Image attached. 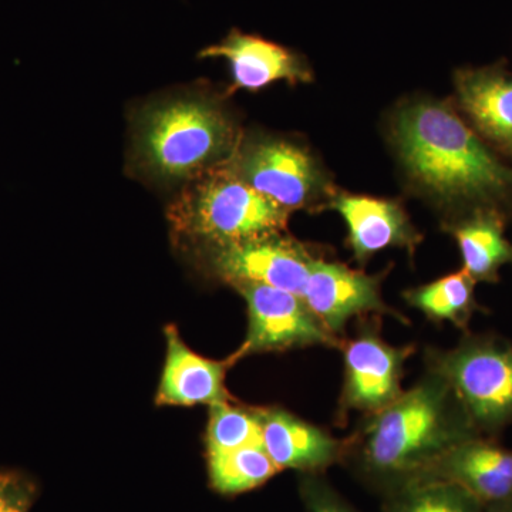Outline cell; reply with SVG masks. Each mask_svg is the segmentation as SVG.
<instances>
[{"instance_id": "cell-15", "label": "cell", "mask_w": 512, "mask_h": 512, "mask_svg": "<svg viewBox=\"0 0 512 512\" xmlns=\"http://www.w3.org/2000/svg\"><path fill=\"white\" fill-rule=\"evenodd\" d=\"M454 90L470 127L512 161V74L500 66L460 69Z\"/></svg>"}, {"instance_id": "cell-5", "label": "cell", "mask_w": 512, "mask_h": 512, "mask_svg": "<svg viewBox=\"0 0 512 512\" xmlns=\"http://www.w3.org/2000/svg\"><path fill=\"white\" fill-rule=\"evenodd\" d=\"M424 369L450 384L478 433L497 439L512 424V343L495 333H464L451 349L426 348Z\"/></svg>"}, {"instance_id": "cell-9", "label": "cell", "mask_w": 512, "mask_h": 512, "mask_svg": "<svg viewBox=\"0 0 512 512\" xmlns=\"http://www.w3.org/2000/svg\"><path fill=\"white\" fill-rule=\"evenodd\" d=\"M247 302L248 330L244 343L231 357L235 365L244 357L291 349H339L333 335L303 301L302 296L262 284L232 286Z\"/></svg>"}, {"instance_id": "cell-4", "label": "cell", "mask_w": 512, "mask_h": 512, "mask_svg": "<svg viewBox=\"0 0 512 512\" xmlns=\"http://www.w3.org/2000/svg\"><path fill=\"white\" fill-rule=\"evenodd\" d=\"M291 214L224 164L184 185L167 218L174 237L195 249L285 232Z\"/></svg>"}, {"instance_id": "cell-20", "label": "cell", "mask_w": 512, "mask_h": 512, "mask_svg": "<svg viewBox=\"0 0 512 512\" xmlns=\"http://www.w3.org/2000/svg\"><path fill=\"white\" fill-rule=\"evenodd\" d=\"M211 483L221 494H241L261 487L279 468L262 443L237 448L227 453L208 454Z\"/></svg>"}, {"instance_id": "cell-1", "label": "cell", "mask_w": 512, "mask_h": 512, "mask_svg": "<svg viewBox=\"0 0 512 512\" xmlns=\"http://www.w3.org/2000/svg\"><path fill=\"white\" fill-rule=\"evenodd\" d=\"M389 141L410 188L443 214V224L478 210L507 215L512 207V167L447 101L400 103Z\"/></svg>"}, {"instance_id": "cell-21", "label": "cell", "mask_w": 512, "mask_h": 512, "mask_svg": "<svg viewBox=\"0 0 512 512\" xmlns=\"http://www.w3.org/2000/svg\"><path fill=\"white\" fill-rule=\"evenodd\" d=\"M210 409L207 429L208 454L227 453L237 448L262 443L259 409L244 407L235 402L212 404Z\"/></svg>"}, {"instance_id": "cell-14", "label": "cell", "mask_w": 512, "mask_h": 512, "mask_svg": "<svg viewBox=\"0 0 512 512\" xmlns=\"http://www.w3.org/2000/svg\"><path fill=\"white\" fill-rule=\"evenodd\" d=\"M259 423L262 446L279 471L325 473L342 461L343 440L288 410L261 407Z\"/></svg>"}, {"instance_id": "cell-22", "label": "cell", "mask_w": 512, "mask_h": 512, "mask_svg": "<svg viewBox=\"0 0 512 512\" xmlns=\"http://www.w3.org/2000/svg\"><path fill=\"white\" fill-rule=\"evenodd\" d=\"M299 493L305 512H360L329 483L325 473L302 474Z\"/></svg>"}, {"instance_id": "cell-10", "label": "cell", "mask_w": 512, "mask_h": 512, "mask_svg": "<svg viewBox=\"0 0 512 512\" xmlns=\"http://www.w3.org/2000/svg\"><path fill=\"white\" fill-rule=\"evenodd\" d=\"M389 271L387 268L380 274L369 275L319 256L313 262L302 298L320 322L340 339L345 338L348 323L355 318L387 315L410 325L403 313L384 302L382 284Z\"/></svg>"}, {"instance_id": "cell-12", "label": "cell", "mask_w": 512, "mask_h": 512, "mask_svg": "<svg viewBox=\"0 0 512 512\" xmlns=\"http://www.w3.org/2000/svg\"><path fill=\"white\" fill-rule=\"evenodd\" d=\"M329 210L338 211L348 228V247L360 266L389 248L413 255L423 235L399 201L338 192Z\"/></svg>"}, {"instance_id": "cell-18", "label": "cell", "mask_w": 512, "mask_h": 512, "mask_svg": "<svg viewBox=\"0 0 512 512\" xmlns=\"http://www.w3.org/2000/svg\"><path fill=\"white\" fill-rule=\"evenodd\" d=\"M476 285L477 282L461 268L429 284L406 289L403 299L430 322L437 325L450 323L466 333L473 316L485 312L476 299Z\"/></svg>"}, {"instance_id": "cell-2", "label": "cell", "mask_w": 512, "mask_h": 512, "mask_svg": "<svg viewBox=\"0 0 512 512\" xmlns=\"http://www.w3.org/2000/svg\"><path fill=\"white\" fill-rule=\"evenodd\" d=\"M478 436L447 380L424 369L399 399L362 417L343 440L340 464L382 497L416 480L451 448Z\"/></svg>"}, {"instance_id": "cell-6", "label": "cell", "mask_w": 512, "mask_h": 512, "mask_svg": "<svg viewBox=\"0 0 512 512\" xmlns=\"http://www.w3.org/2000/svg\"><path fill=\"white\" fill-rule=\"evenodd\" d=\"M227 164L252 190L291 212L329 210L338 194L318 157L291 138L242 136Z\"/></svg>"}, {"instance_id": "cell-24", "label": "cell", "mask_w": 512, "mask_h": 512, "mask_svg": "<svg viewBox=\"0 0 512 512\" xmlns=\"http://www.w3.org/2000/svg\"><path fill=\"white\" fill-rule=\"evenodd\" d=\"M485 512H512V498L503 503L488 505L485 507Z\"/></svg>"}, {"instance_id": "cell-16", "label": "cell", "mask_w": 512, "mask_h": 512, "mask_svg": "<svg viewBox=\"0 0 512 512\" xmlns=\"http://www.w3.org/2000/svg\"><path fill=\"white\" fill-rule=\"evenodd\" d=\"M167 359L157 404L160 406H195V404H217L235 402L225 387L229 360L207 359L192 352L181 339L174 326L165 329Z\"/></svg>"}, {"instance_id": "cell-11", "label": "cell", "mask_w": 512, "mask_h": 512, "mask_svg": "<svg viewBox=\"0 0 512 512\" xmlns=\"http://www.w3.org/2000/svg\"><path fill=\"white\" fill-rule=\"evenodd\" d=\"M201 59H225L231 70V92H258L276 82L311 83L313 72L308 59L291 47L264 36L231 29L217 45L201 50Z\"/></svg>"}, {"instance_id": "cell-13", "label": "cell", "mask_w": 512, "mask_h": 512, "mask_svg": "<svg viewBox=\"0 0 512 512\" xmlns=\"http://www.w3.org/2000/svg\"><path fill=\"white\" fill-rule=\"evenodd\" d=\"M416 480H440L464 488L484 507L512 498V450L478 436L451 448Z\"/></svg>"}, {"instance_id": "cell-23", "label": "cell", "mask_w": 512, "mask_h": 512, "mask_svg": "<svg viewBox=\"0 0 512 512\" xmlns=\"http://www.w3.org/2000/svg\"><path fill=\"white\" fill-rule=\"evenodd\" d=\"M36 487L18 471H0V512H29Z\"/></svg>"}, {"instance_id": "cell-8", "label": "cell", "mask_w": 512, "mask_h": 512, "mask_svg": "<svg viewBox=\"0 0 512 512\" xmlns=\"http://www.w3.org/2000/svg\"><path fill=\"white\" fill-rule=\"evenodd\" d=\"M207 274L229 286L262 284L302 296L320 251L285 232L194 249Z\"/></svg>"}, {"instance_id": "cell-19", "label": "cell", "mask_w": 512, "mask_h": 512, "mask_svg": "<svg viewBox=\"0 0 512 512\" xmlns=\"http://www.w3.org/2000/svg\"><path fill=\"white\" fill-rule=\"evenodd\" d=\"M383 512H485L474 495L453 483L413 480L382 495Z\"/></svg>"}, {"instance_id": "cell-7", "label": "cell", "mask_w": 512, "mask_h": 512, "mask_svg": "<svg viewBox=\"0 0 512 512\" xmlns=\"http://www.w3.org/2000/svg\"><path fill=\"white\" fill-rule=\"evenodd\" d=\"M343 356V380L336 424L345 426L350 412L369 416L402 396L404 367L416 346L390 345L382 335L379 316L357 320L352 338L339 346Z\"/></svg>"}, {"instance_id": "cell-17", "label": "cell", "mask_w": 512, "mask_h": 512, "mask_svg": "<svg viewBox=\"0 0 512 512\" xmlns=\"http://www.w3.org/2000/svg\"><path fill=\"white\" fill-rule=\"evenodd\" d=\"M504 212L478 210L444 222L443 229L456 239L463 269L474 281L497 284L500 271L512 265V244L505 237Z\"/></svg>"}, {"instance_id": "cell-3", "label": "cell", "mask_w": 512, "mask_h": 512, "mask_svg": "<svg viewBox=\"0 0 512 512\" xmlns=\"http://www.w3.org/2000/svg\"><path fill=\"white\" fill-rule=\"evenodd\" d=\"M133 127L134 167L167 185H187L227 164L242 137L224 103L204 93L148 104Z\"/></svg>"}]
</instances>
